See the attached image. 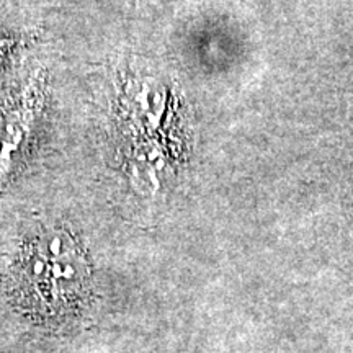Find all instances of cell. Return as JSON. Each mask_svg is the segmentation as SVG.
Instances as JSON below:
<instances>
[{"label":"cell","instance_id":"obj_1","mask_svg":"<svg viewBox=\"0 0 353 353\" xmlns=\"http://www.w3.org/2000/svg\"><path fill=\"white\" fill-rule=\"evenodd\" d=\"M85 276V260L68 234H50L39 242L32 259L30 280L39 293L51 296L50 301H61L76 293Z\"/></svg>","mask_w":353,"mask_h":353}]
</instances>
